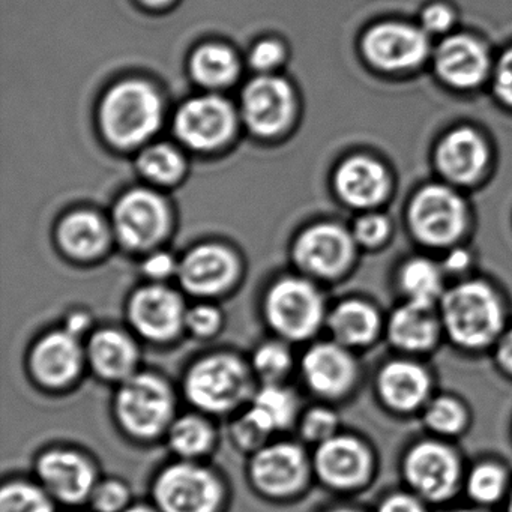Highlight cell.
Instances as JSON below:
<instances>
[{
	"label": "cell",
	"mask_w": 512,
	"mask_h": 512,
	"mask_svg": "<svg viewBox=\"0 0 512 512\" xmlns=\"http://www.w3.org/2000/svg\"><path fill=\"white\" fill-rule=\"evenodd\" d=\"M469 265L470 254L463 248H454L443 262V268L448 272H463Z\"/></svg>",
	"instance_id": "48"
},
{
	"label": "cell",
	"mask_w": 512,
	"mask_h": 512,
	"mask_svg": "<svg viewBox=\"0 0 512 512\" xmlns=\"http://www.w3.org/2000/svg\"><path fill=\"white\" fill-rule=\"evenodd\" d=\"M389 187L385 166L365 155L343 161L335 172V190L353 208L371 209L380 205L388 196Z\"/></svg>",
	"instance_id": "19"
},
{
	"label": "cell",
	"mask_w": 512,
	"mask_h": 512,
	"mask_svg": "<svg viewBox=\"0 0 512 512\" xmlns=\"http://www.w3.org/2000/svg\"><path fill=\"white\" fill-rule=\"evenodd\" d=\"M292 358L286 346L266 343L254 355V370L266 383H277L290 370Z\"/></svg>",
	"instance_id": "35"
},
{
	"label": "cell",
	"mask_w": 512,
	"mask_h": 512,
	"mask_svg": "<svg viewBox=\"0 0 512 512\" xmlns=\"http://www.w3.org/2000/svg\"><path fill=\"white\" fill-rule=\"evenodd\" d=\"M436 166L452 184L469 185L478 181L490 160L484 137L470 127L449 131L436 148Z\"/></svg>",
	"instance_id": "15"
},
{
	"label": "cell",
	"mask_w": 512,
	"mask_h": 512,
	"mask_svg": "<svg viewBox=\"0 0 512 512\" xmlns=\"http://www.w3.org/2000/svg\"><path fill=\"white\" fill-rule=\"evenodd\" d=\"M163 104L149 83L127 80L110 89L101 104L104 136L118 148H134L160 127Z\"/></svg>",
	"instance_id": "1"
},
{
	"label": "cell",
	"mask_w": 512,
	"mask_h": 512,
	"mask_svg": "<svg viewBox=\"0 0 512 512\" xmlns=\"http://www.w3.org/2000/svg\"><path fill=\"white\" fill-rule=\"evenodd\" d=\"M83 350L79 337L65 331L46 335L32 352L35 377L44 385L62 386L71 382L82 368Z\"/></svg>",
	"instance_id": "22"
},
{
	"label": "cell",
	"mask_w": 512,
	"mask_h": 512,
	"mask_svg": "<svg viewBox=\"0 0 512 512\" xmlns=\"http://www.w3.org/2000/svg\"><path fill=\"white\" fill-rule=\"evenodd\" d=\"M233 433H235L236 440L241 443V446L247 449H256L268 439L271 431L248 410L241 419L236 421Z\"/></svg>",
	"instance_id": "41"
},
{
	"label": "cell",
	"mask_w": 512,
	"mask_h": 512,
	"mask_svg": "<svg viewBox=\"0 0 512 512\" xmlns=\"http://www.w3.org/2000/svg\"><path fill=\"white\" fill-rule=\"evenodd\" d=\"M235 53L221 44H206L191 58V73L197 82L208 88L229 85L238 74Z\"/></svg>",
	"instance_id": "30"
},
{
	"label": "cell",
	"mask_w": 512,
	"mask_h": 512,
	"mask_svg": "<svg viewBox=\"0 0 512 512\" xmlns=\"http://www.w3.org/2000/svg\"><path fill=\"white\" fill-rule=\"evenodd\" d=\"M400 286L407 302L421 307L433 308L437 299L445 295L442 271L436 263L424 257L409 260L401 268Z\"/></svg>",
	"instance_id": "29"
},
{
	"label": "cell",
	"mask_w": 512,
	"mask_h": 512,
	"mask_svg": "<svg viewBox=\"0 0 512 512\" xmlns=\"http://www.w3.org/2000/svg\"><path fill=\"white\" fill-rule=\"evenodd\" d=\"M355 238L334 223L316 224L299 236L295 245L296 262L319 277H335L349 268L355 256Z\"/></svg>",
	"instance_id": "11"
},
{
	"label": "cell",
	"mask_w": 512,
	"mask_h": 512,
	"mask_svg": "<svg viewBox=\"0 0 512 512\" xmlns=\"http://www.w3.org/2000/svg\"><path fill=\"white\" fill-rule=\"evenodd\" d=\"M334 512H355V511H347V509H341V511H334Z\"/></svg>",
	"instance_id": "54"
},
{
	"label": "cell",
	"mask_w": 512,
	"mask_h": 512,
	"mask_svg": "<svg viewBox=\"0 0 512 512\" xmlns=\"http://www.w3.org/2000/svg\"><path fill=\"white\" fill-rule=\"evenodd\" d=\"M154 494L163 512H215L220 505L221 485L208 469L179 463L158 476Z\"/></svg>",
	"instance_id": "8"
},
{
	"label": "cell",
	"mask_w": 512,
	"mask_h": 512,
	"mask_svg": "<svg viewBox=\"0 0 512 512\" xmlns=\"http://www.w3.org/2000/svg\"><path fill=\"white\" fill-rule=\"evenodd\" d=\"M0 512H53V506L40 488L14 482L0 493Z\"/></svg>",
	"instance_id": "34"
},
{
	"label": "cell",
	"mask_w": 512,
	"mask_h": 512,
	"mask_svg": "<svg viewBox=\"0 0 512 512\" xmlns=\"http://www.w3.org/2000/svg\"><path fill=\"white\" fill-rule=\"evenodd\" d=\"M175 271V260L166 253L154 254L145 263V272L152 278H166Z\"/></svg>",
	"instance_id": "46"
},
{
	"label": "cell",
	"mask_w": 512,
	"mask_h": 512,
	"mask_svg": "<svg viewBox=\"0 0 512 512\" xmlns=\"http://www.w3.org/2000/svg\"><path fill=\"white\" fill-rule=\"evenodd\" d=\"M335 340L344 346H361L373 340L379 328V317L371 305L347 301L338 305L329 317Z\"/></svg>",
	"instance_id": "28"
},
{
	"label": "cell",
	"mask_w": 512,
	"mask_h": 512,
	"mask_svg": "<svg viewBox=\"0 0 512 512\" xmlns=\"http://www.w3.org/2000/svg\"><path fill=\"white\" fill-rule=\"evenodd\" d=\"M410 232L421 244L451 247L466 232L469 211L463 197L446 185H425L407 209Z\"/></svg>",
	"instance_id": "3"
},
{
	"label": "cell",
	"mask_w": 512,
	"mask_h": 512,
	"mask_svg": "<svg viewBox=\"0 0 512 512\" xmlns=\"http://www.w3.org/2000/svg\"><path fill=\"white\" fill-rule=\"evenodd\" d=\"M379 512H424V509L413 497L397 494L385 500Z\"/></svg>",
	"instance_id": "47"
},
{
	"label": "cell",
	"mask_w": 512,
	"mask_h": 512,
	"mask_svg": "<svg viewBox=\"0 0 512 512\" xmlns=\"http://www.w3.org/2000/svg\"><path fill=\"white\" fill-rule=\"evenodd\" d=\"M509 512H512V496H511V502H509Z\"/></svg>",
	"instance_id": "53"
},
{
	"label": "cell",
	"mask_w": 512,
	"mask_h": 512,
	"mask_svg": "<svg viewBox=\"0 0 512 512\" xmlns=\"http://www.w3.org/2000/svg\"><path fill=\"white\" fill-rule=\"evenodd\" d=\"M266 316L278 334L289 340H304L322 323L323 299L308 281L286 278L269 290Z\"/></svg>",
	"instance_id": "6"
},
{
	"label": "cell",
	"mask_w": 512,
	"mask_h": 512,
	"mask_svg": "<svg viewBox=\"0 0 512 512\" xmlns=\"http://www.w3.org/2000/svg\"><path fill=\"white\" fill-rule=\"evenodd\" d=\"M455 22V13L449 5L434 2L427 5L421 13V28L427 34H443L452 28Z\"/></svg>",
	"instance_id": "43"
},
{
	"label": "cell",
	"mask_w": 512,
	"mask_h": 512,
	"mask_svg": "<svg viewBox=\"0 0 512 512\" xmlns=\"http://www.w3.org/2000/svg\"><path fill=\"white\" fill-rule=\"evenodd\" d=\"M119 422L133 436H157L173 415V394L169 385L154 374H134L124 380L116 397Z\"/></svg>",
	"instance_id": "5"
},
{
	"label": "cell",
	"mask_w": 512,
	"mask_h": 512,
	"mask_svg": "<svg viewBox=\"0 0 512 512\" xmlns=\"http://www.w3.org/2000/svg\"><path fill=\"white\" fill-rule=\"evenodd\" d=\"M437 76L455 89L481 85L490 71V55L481 41L458 34L445 38L434 52Z\"/></svg>",
	"instance_id": "14"
},
{
	"label": "cell",
	"mask_w": 512,
	"mask_h": 512,
	"mask_svg": "<svg viewBox=\"0 0 512 512\" xmlns=\"http://www.w3.org/2000/svg\"><path fill=\"white\" fill-rule=\"evenodd\" d=\"M316 469L320 478L332 487H356L368 475L370 455L358 440L334 436L320 443Z\"/></svg>",
	"instance_id": "21"
},
{
	"label": "cell",
	"mask_w": 512,
	"mask_h": 512,
	"mask_svg": "<svg viewBox=\"0 0 512 512\" xmlns=\"http://www.w3.org/2000/svg\"><path fill=\"white\" fill-rule=\"evenodd\" d=\"M251 475L260 490L284 496L301 487L307 476V458L298 445L275 443L257 452Z\"/></svg>",
	"instance_id": "18"
},
{
	"label": "cell",
	"mask_w": 512,
	"mask_h": 512,
	"mask_svg": "<svg viewBox=\"0 0 512 512\" xmlns=\"http://www.w3.org/2000/svg\"><path fill=\"white\" fill-rule=\"evenodd\" d=\"M88 323L89 319L85 314H73V316L68 319L67 331L79 337L80 332L88 328Z\"/></svg>",
	"instance_id": "50"
},
{
	"label": "cell",
	"mask_w": 512,
	"mask_h": 512,
	"mask_svg": "<svg viewBox=\"0 0 512 512\" xmlns=\"http://www.w3.org/2000/svg\"><path fill=\"white\" fill-rule=\"evenodd\" d=\"M458 472L454 452L440 443H419L407 455V481L428 499L448 497L457 484Z\"/></svg>",
	"instance_id": "16"
},
{
	"label": "cell",
	"mask_w": 512,
	"mask_h": 512,
	"mask_svg": "<svg viewBox=\"0 0 512 512\" xmlns=\"http://www.w3.org/2000/svg\"><path fill=\"white\" fill-rule=\"evenodd\" d=\"M140 4L149 8H163L172 4L173 0H139Z\"/></svg>",
	"instance_id": "51"
},
{
	"label": "cell",
	"mask_w": 512,
	"mask_h": 512,
	"mask_svg": "<svg viewBox=\"0 0 512 512\" xmlns=\"http://www.w3.org/2000/svg\"><path fill=\"white\" fill-rule=\"evenodd\" d=\"M139 169L151 181L172 184L184 172V158L172 146L154 145L140 154Z\"/></svg>",
	"instance_id": "33"
},
{
	"label": "cell",
	"mask_w": 512,
	"mask_h": 512,
	"mask_svg": "<svg viewBox=\"0 0 512 512\" xmlns=\"http://www.w3.org/2000/svg\"><path fill=\"white\" fill-rule=\"evenodd\" d=\"M88 358L92 368L104 379L127 380L134 376L137 349L128 335L104 329L89 341Z\"/></svg>",
	"instance_id": "24"
},
{
	"label": "cell",
	"mask_w": 512,
	"mask_h": 512,
	"mask_svg": "<svg viewBox=\"0 0 512 512\" xmlns=\"http://www.w3.org/2000/svg\"><path fill=\"white\" fill-rule=\"evenodd\" d=\"M302 371L311 389L335 397L352 385L355 364L340 344L320 343L308 350Z\"/></svg>",
	"instance_id": "23"
},
{
	"label": "cell",
	"mask_w": 512,
	"mask_h": 512,
	"mask_svg": "<svg viewBox=\"0 0 512 512\" xmlns=\"http://www.w3.org/2000/svg\"><path fill=\"white\" fill-rule=\"evenodd\" d=\"M425 421L439 433H457L466 422V413L457 401L451 398H437L428 406Z\"/></svg>",
	"instance_id": "37"
},
{
	"label": "cell",
	"mask_w": 512,
	"mask_h": 512,
	"mask_svg": "<svg viewBox=\"0 0 512 512\" xmlns=\"http://www.w3.org/2000/svg\"><path fill=\"white\" fill-rule=\"evenodd\" d=\"M113 226L125 247L145 250L166 235L169 229V209L163 197L154 191H130L116 205Z\"/></svg>",
	"instance_id": "9"
},
{
	"label": "cell",
	"mask_w": 512,
	"mask_h": 512,
	"mask_svg": "<svg viewBox=\"0 0 512 512\" xmlns=\"http://www.w3.org/2000/svg\"><path fill=\"white\" fill-rule=\"evenodd\" d=\"M187 311L181 296L164 286H148L131 299V325L154 341H167L178 334Z\"/></svg>",
	"instance_id": "13"
},
{
	"label": "cell",
	"mask_w": 512,
	"mask_h": 512,
	"mask_svg": "<svg viewBox=\"0 0 512 512\" xmlns=\"http://www.w3.org/2000/svg\"><path fill=\"white\" fill-rule=\"evenodd\" d=\"M92 506L98 512H121L130 499L127 487L119 481H106L95 485L91 494Z\"/></svg>",
	"instance_id": "39"
},
{
	"label": "cell",
	"mask_w": 512,
	"mask_h": 512,
	"mask_svg": "<svg viewBox=\"0 0 512 512\" xmlns=\"http://www.w3.org/2000/svg\"><path fill=\"white\" fill-rule=\"evenodd\" d=\"M284 58V49L278 41L266 40L251 50L250 64L257 71H269Z\"/></svg>",
	"instance_id": "44"
},
{
	"label": "cell",
	"mask_w": 512,
	"mask_h": 512,
	"mask_svg": "<svg viewBox=\"0 0 512 512\" xmlns=\"http://www.w3.org/2000/svg\"><path fill=\"white\" fill-rule=\"evenodd\" d=\"M505 479V472L496 464H481L470 473L467 490L479 502H494L502 494Z\"/></svg>",
	"instance_id": "36"
},
{
	"label": "cell",
	"mask_w": 512,
	"mask_h": 512,
	"mask_svg": "<svg viewBox=\"0 0 512 512\" xmlns=\"http://www.w3.org/2000/svg\"><path fill=\"white\" fill-rule=\"evenodd\" d=\"M170 446L182 457H197L211 448L214 431L205 419L187 415L170 427Z\"/></svg>",
	"instance_id": "32"
},
{
	"label": "cell",
	"mask_w": 512,
	"mask_h": 512,
	"mask_svg": "<svg viewBox=\"0 0 512 512\" xmlns=\"http://www.w3.org/2000/svg\"><path fill=\"white\" fill-rule=\"evenodd\" d=\"M122 512H157V511H154V509L149 508V506L139 505V506H134V508L125 509V511H122Z\"/></svg>",
	"instance_id": "52"
},
{
	"label": "cell",
	"mask_w": 512,
	"mask_h": 512,
	"mask_svg": "<svg viewBox=\"0 0 512 512\" xmlns=\"http://www.w3.org/2000/svg\"><path fill=\"white\" fill-rule=\"evenodd\" d=\"M337 416L328 409H314L302 421V434L310 442L323 443L334 437Z\"/></svg>",
	"instance_id": "40"
},
{
	"label": "cell",
	"mask_w": 512,
	"mask_h": 512,
	"mask_svg": "<svg viewBox=\"0 0 512 512\" xmlns=\"http://www.w3.org/2000/svg\"><path fill=\"white\" fill-rule=\"evenodd\" d=\"M380 392L395 409H415L427 397L430 380L418 365L398 361L386 365L380 373Z\"/></svg>",
	"instance_id": "26"
},
{
	"label": "cell",
	"mask_w": 512,
	"mask_h": 512,
	"mask_svg": "<svg viewBox=\"0 0 512 512\" xmlns=\"http://www.w3.org/2000/svg\"><path fill=\"white\" fill-rule=\"evenodd\" d=\"M185 391L199 409L229 412L250 394V371L236 356H208L191 368L185 380Z\"/></svg>",
	"instance_id": "4"
},
{
	"label": "cell",
	"mask_w": 512,
	"mask_h": 512,
	"mask_svg": "<svg viewBox=\"0 0 512 512\" xmlns=\"http://www.w3.org/2000/svg\"><path fill=\"white\" fill-rule=\"evenodd\" d=\"M433 308L407 302L395 310L389 320V338L395 346L407 350H424L437 337V320Z\"/></svg>",
	"instance_id": "27"
},
{
	"label": "cell",
	"mask_w": 512,
	"mask_h": 512,
	"mask_svg": "<svg viewBox=\"0 0 512 512\" xmlns=\"http://www.w3.org/2000/svg\"><path fill=\"white\" fill-rule=\"evenodd\" d=\"M38 475L46 490L65 503H79L95 488V470L79 452L50 451L38 461Z\"/></svg>",
	"instance_id": "17"
},
{
	"label": "cell",
	"mask_w": 512,
	"mask_h": 512,
	"mask_svg": "<svg viewBox=\"0 0 512 512\" xmlns=\"http://www.w3.org/2000/svg\"><path fill=\"white\" fill-rule=\"evenodd\" d=\"M238 260L232 251L221 245H202L187 254L179 277L188 292L196 295H217L235 280Z\"/></svg>",
	"instance_id": "20"
},
{
	"label": "cell",
	"mask_w": 512,
	"mask_h": 512,
	"mask_svg": "<svg viewBox=\"0 0 512 512\" xmlns=\"http://www.w3.org/2000/svg\"><path fill=\"white\" fill-rule=\"evenodd\" d=\"M59 244L68 256L79 260L100 256L109 241L106 224L94 212L68 215L58 230Z\"/></svg>",
	"instance_id": "25"
},
{
	"label": "cell",
	"mask_w": 512,
	"mask_h": 512,
	"mask_svg": "<svg viewBox=\"0 0 512 512\" xmlns=\"http://www.w3.org/2000/svg\"><path fill=\"white\" fill-rule=\"evenodd\" d=\"M362 53L379 70L389 73L412 70L427 59L430 40L421 26L383 22L365 32Z\"/></svg>",
	"instance_id": "7"
},
{
	"label": "cell",
	"mask_w": 512,
	"mask_h": 512,
	"mask_svg": "<svg viewBox=\"0 0 512 512\" xmlns=\"http://www.w3.org/2000/svg\"><path fill=\"white\" fill-rule=\"evenodd\" d=\"M494 92L502 103L512 107V47L497 62L494 70Z\"/></svg>",
	"instance_id": "45"
},
{
	"label": "cell",
	"mask_w": 512,
	"mask_h": 512,
	"mask_svg": "<svg viewBox=\"0 0 512 512\" xmlns=\"http://www.w3.org/2000/svg\"><path fill=\"white\" fill-rule=\"evenodd\" d=\"M442 314L448 334L461 346H485L502 329V302L484 281H466L448 290L442 296Z\"/></svg>",
	"instance_id": "2"
},
{
	"label": "cell",
	"mask_w": 512,
	"mask_h": 512,
	"mask_svg": "<svg viewBox=\"0 0 512 512\" xmlns=\"http://www.w3.org/2000/svg\"><path fill=\"white\" fill-rule=\"evenodd\" d=\"M295 109L293 91L280 77L263 76L251 82L242 95V112L251 131L271 137L281 133Z\"/></svg>",
	"instance_id": "12"
},
{
	"label": "cell",
	"mask_w": 512,
	"mask_h": 512,
	"mask_svg": "<svg viewBox=\"0 0 512 512\" xmlns=\"http://www.w3.org/2000/svg\"><path fill=\"white\" fill-rule=\"evenodd\" d=\"M296 409L298 401L290 389L277 383H266L265 388L254 395L250 412L272 433L292 424Z\"/></svg>",
	"instance_id": "31"
},
{
	"label": "cell",
	"mask_w": 512,
	"mask_h": 512,
	"mask_svg": "<svg viewBox=\"0 0 512 512\" xmlns=\"http://www.w3.org/2000/svg\"><path fill=\"white\" fill-rule=\"evenodd\" d=\"M458 512H479V511H458Z\"/></svg>",
	"instance_id": "55"
},
{
	"label": "cell",
	"mask_w": 512,
	"mask_h": 512,
	"mask_svg": "<svg viewBox=\"0 0 512 512\" xmlns=\"http://www.w3.org/2000/svg\"><path fill=\"white\" fill-rule=\"evenodd\" d=\"M389 233H391V223L388 218L385 215L370 212L356 220L352 235L362 247L376 248L389 238Z\"/></svg>",
	"instance_id": "38"
},
{
	"label": "cell",
	"mask_w": 512,
	"mask_h": 512,
	"mask_svg": "<svg viewBox=\"0 0 512 512\" xmlns=\"http://www.w3.org/2000/svg\"><path fill=\"white\" fill-rule=\"evenodd\" d=\"M185 325L200 337L215 334L221 325V314L211 305H197L193 310L187 311Z\"/></svg>",
	"instance_id": "42"
},
{
	"label": "cell",
	"mask_w": 512,
	"mask_h": 512,
	"mask_svg": "<svg viewBox=\"0 0 512 512\" xmlns=\"http://www.w3.org/2000/svg\"><path fill=\"white\" fill-rule=\"evenodd\" d=\"M232 106L215 95L194 98L179 109L175 131L179 139L197 151L220 148L235 130Z\"/></svg>",
	"instance_id": "10"
},
{
	"label": "cell",
	"mask_w": 512,
	"mask_h": 512,
	"mask_svg": "<svg viewBox=\"0 0 512 512\" xmlns=\"http://www.w3.org/2000/svg\"><path fill=\"white\" fill-rule=\"evenodd\" d=\"M499 361L506 370L512 373V331L503 337L499 346Z\"/></svg>",
	"instance_id": "49"
}]
</instances>
